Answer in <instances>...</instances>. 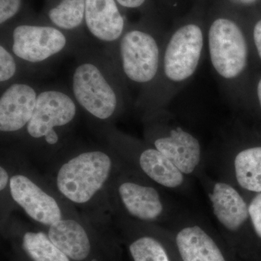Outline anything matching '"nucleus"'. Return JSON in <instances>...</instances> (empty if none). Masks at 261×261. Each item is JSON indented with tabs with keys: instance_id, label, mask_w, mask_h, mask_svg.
<instances>
[{
	"instance_id": "nucleus-6",
	"label": "nucleus",
	"mask_w": 261,
	"mask_h": 261,
	"mask_svg": "<svg viewBox=\"0 0 261 261\" xmlns=\"http://www.w3.org/2000/svg\"><path fill=\"white\" fill-rule=\"evenodd\" d=\"M112 166V160L106 152L86 151L61 166L57 176V187L71 202L87 203L108 181Z\"/></svg>"
},
{
	"instance_id": "nucleus-10",
	"label": "nucleus",
	"mask_w": 261,
	"mask_h": 261,
	"mask_svg": "<svg viewBox=\"0 0 261 261\" xmlns=\"http://www.w3.org/2000/svg\"><path fill=\"white\" fill-rule=\"evenodd\" d=\"M10 190L13 200L34 221L49 226L62 219L57 201L27 176H12Z\"/></svg>"
},
{
	"instance_id": "nucleus-1",
	"label": "nucleus",
	"mask_w": 261,
	"mask_h": 261,
	"mask_svg": "<svg viewBox=\"0 0 261 261\" xmlns=\"http://www.w3.org/2000/svg\"><path fill=\"white\" fill-rule=\"evenodd\" d=\"M91 42L84 43L74 53L70 91L87 114L108 122L126 108L130 90L106 49Z\"/></svg>"
},
{
	"instance_id": "nucleus-22",
	"label": "nucleus",
	"mask_w": 261,
	"mask_h": 261,
	"mask_svg": "<svg viewBox=\"0 0 261 261\" xmlns=\"http://www.w3.org/2000/svg\"><path fill=\"white\" fill-rule=\"evenodd\" d=\"M22 8V0H0V25L5 24L15 18Z\"/></svg>"
},
{
	"instance_id": "nucleus-19",
	"label": "nucleus",
	"mask_w": 261,
	"mask_h": 261,
	"mask_svg": "<svg viewBox=\"0 0 261 261\" xmlns=\"http://www.w3.org/2000/svg\"><path fill=\"white\" fill-rule=\"evenodd\" d=\"M20 245L30 261H73L42 231L24 233Z\"/></svg>"
},
{
	"instance_id": "nucleus-27",
	"label": "nucleus",
	"mask_w": 261,
	"mask_h": 261,
	"mask_svg": "<svg viewBox=\"0 0 261 261\" xmlns=\"http://www.w3.org/2000/svg\"><path fill=\"white\" fill-rule=\"evenodd\" d=\"M256 94L257 101H258L259 106H260V108L261 109V77L260 80H259L258 82H257L256 87Z\"/></svg>"
},
{
	"instance_id": "nucleus-5",
	"label": "nucleus",
	"mask_w": 261,
	"mask_h": 261,
	"mask_svg": "<svg viewBox=\"0 0 261 261\" xmlns=\"http://www.w3.org/2000/svg\"><path fill=\"white\" fill-rule=\"evenodd\" d=\"M205 37L215 73L228 88L238 90L250 58L248 39L243 29L234 20L220 17L211 23Z\"/></svg>"
},
{
	"instance_id": "nucleus-12",
	"label": "nucleus",
	"mask_w": 261,
	"mask_h": 261,
	"mask_svg": "<svg viewBox=\"0 0 261 261\" xmlns=\"http://www.w3.org/2000/svg\"><path fill=\"white\" fill-rule=\"evenodd\" d=\"M53 243L73 261H94L93 242L87 230L73 219H61L49 226Z\"/></svg>"
},
{
	"instance_id": "nucleus-20",
	"label": "nucleus",
	"mask_w": 261,
	"mask_h": 261,
	"mask_svg": "<svg viewBox=\"0 0 261 261\" xmlns=\"http://www.w3.org/2000/svg\"><path fill=\"white\" fill-rule=\"evenodd\" d=\"M35 72L23 64L4 42L0 41V88L1 91L19 80L29 79Z\"/></svg>"
},
{
	"instance_id": "nucleus-18",
	"label": "nucleus",
	"mask_w": 261,
	"mask_h": 261,
	"mask_svg": "<svg viewBox=\"0 0 261 261\" xmlns=\"http://www.w3.org/2000/svg\"><path fill=\"white\" fill-rule=\"evenodd\" d=\"M235 176L247 191L261 192V146L243 149L234 159Z\"/></svg>"
},
{
	"instance_id": "nucleus-16",
	"label": "nucleus",
	"mask_w": 261,
	"mask_h": 261,
	"mask_svg": "<svg viewBox=\"0 0 261 261\" xmlns=\"http://www.w3.org/2000/svg\"><path fill=\"white\" fill-rule=\"evenodd\" d=\"M140 165L153 181L167 188H176L185 181L184 173L166 156L154 147H149L140 153Z\"/></svg>"
},
{
	"instance_id": "nucleus-23",
	"label": "nucleus",
	"mask_w": 261,
	"mask_h": 261,
	"mask_svg": "<svg viewBox=\"0 0 261 261\" xmlns=\"http://www.w3.org/2000/svg\"><path fill=\"white\" fill-rule=\"evenodd\" d=\"M249 217L255 232L261 239V192L257 194L248 206Z\"/></svg>"
},
{
	"instance_id": "nucleus-13",
	"label": "nucleus",
	"mask_w": 261,
	"mask_h": 261,
	"mask_svg": "<svg viewBox=\"0 0 261 261\" xmlns=\"http://www.w3.org/2000/svg\"><path fill=\"white\" fill-rule=\"evenodd\" d=\"M210 200L215 216L227 231L237 232L243 227L249 217L248 206L232 186L215 184Z\"/></svg>"
},
{
	"instance_id": "nucleus-24",
	"label": "nucleus",
	"mask_w": 261,
	"mask_h": 261,
	"mask_svg": "<svg viewBox=\"0 0 261 261\" xmlns=\"http://www.w3.org/2000/svg\"><path fill=\"white\" fill-rule=\"evenodd\" d=\"M252 42L255 46L257 56L261 61V20L255 24L252 30Z\"/></svg>"
},
{
	"instance_id": "nucleus-7",
	"label": "nucleus",
	"mask_w": 261,
	"mask_h": 261,
	"mask_svg": "<svg viewBox=\"0 0 261 261\" xmlns=\"http://www.w3.org/2000/svg\"><path fill=\"white\" fill-rule=\"evenodd\" d=\"M79 108L70 90L57 86L43 87L25 133L33 140L56 146L61 141L60 130L73 123Z\"/></svg>"
},
{
	"instance_id": "nucleus-11",
	"label": "nucleus",
	"mask_w": 261,
	"mask_h": 261,
	"mask_svg": "<svg viewBox=\"0 0 261 261\" xmlns=\"http://www.w3.org/2000/svg\"><path fill=\"white\" fill-rule=\"evenodd\" d=\"M154 148L168 158L184 174H191L201 161V145L198 140L181 127L152 136Z\"/></svg>"
},
{
	"instance_id": "nucleus-14",
	"label": "nucleus",
	"mask_w": 261,
	"mask_h": 261,
	"mask_svg": "<svg viewBox=\"0 0 261 261\" xmlns=\"http://www.w3.org/2000/svg\"><path fill=\"white\" fill-rule=\"evenodd\" d=\"M182 261H228L214 238L198 226L182 228L175 238Z\"/></svg>"
},
{
	"instance_id": "nucleus-26",
	"label": "nucleus",
	"mask_w": 261,
	"mask_h": 261,
	"mask_svg": "<svg viewBox=\"0 0 261 261\" xmlns=\"http://www.w3.org/2000/svg\"><path fill=\"white\" fill-rule=\"evenodd\" d=\"M9 182V176L8 173L4 168H0V190L3 191L8 186Z\"/></svg>"
},
{
	"instance_id": "nucleus-15",
	"label": "nucleus",
	"mask_w": 261,
	"mask_h": 261,
	"mask_svg": "<svg viewBox=\"0 0 261 261\" xmlns=\"http://www.w3.org/2000/svg\"><path fill=\"white\" fill-rule=\"evenodd\" d=\"M118 192L123 205L134 217L153 221L162 214V201L155 189L126 181L120 185Z\"/></svg>"
},
{
	"instance_id": "nucleus-9",
	"label": "nucleus",
	"mask_w": 261,
	"mask_h": 261,
	"mask_svg": "<svg viewBox=\"0 0 261 261\" xmlns=\"http://www.w3.org/2000/svg\"><path fill=\"white\" fill-rule=\"evenodd\" d=\"M84 23L91 42L102 48L114 45L126 28L116 0H85Z\"/></svg>"
},
{
	"instance_id": "nucleus-17",
	"label": "nucleus",
	"mask_w": 261,
	"mask_h": 261,
	"mask_svg": "<svg viewBox=\"0 0 261 261\" xmlns=\"http://www.w3.org/2000/svg\"><path fill=\"white\" fill-rule=\"evenodd\" d=\"M47 16L49 24L57 29L83 42L90 41L80 34L85 25V0H60L48 9Z\"/></svg>"
},
{
	"instance_id": "nucleus-21",
	"label": "nucleus",
	"mask_w": 261,
	"mask_h": 261,
	"mask_svg": "<svg viewBox=\"0 0 261 261\" xmlns=\"http://www.w3.org/2000/svg\"><path fill=\"white\" fill-rule=\"evenodd\" d=\"M128 251L133 261H171L162 243L150 236L136 238L128 245Z\"/></svg>"
},
{
	"instance_id": "nucleus-25",
	"label": "nucleus",
	"mask_w": 261,
	"mask_h": 261,
	"mask_svg": "<svg viewBox=\"0 0 261 261\" xmlns=\"http://www.w3.org/2000/svg\"><path fill=\"white\" fill-rule=\"evenodd\" d=\"M117 3L123 7V8H129V9H137L143 6L147 0H116Z\"/></svg>"
},
{
	"instance_id": "nucleus-4",
	"label": "nucleus",
	"mask_w": 261,
	"mask_h": 261,
	"mask_svg": "<svg viewBox=\"0 0 261 261\" xmlns=\"http://www.w3.org/2000/svg\"><path fill=\"white\" fill-rule=\"evenodd\" d=\"M0 39L35 73L65 55L74 54L81 45L89 42H83L49 23H25L8 27L2 30Z\"/></svg>"
},
{
	"instance_id": "nucleus-2",
	"label": "nucleus",
	"mask_w": 261,
	"mask_h": 261,
	"mask_svg": "<svg viewBox=\"0 0 261 261\" xmlns=\"http://www.w3.org/2000/svg\"><path fill=\"white\" fill-rule=\"evenodd\" d=\"M205 48V34L198 24H184L167 35L159 80L141 106L154 110L166 106L195 75Z\"/></svg>"
},
{
	"instance_id": "nucleus-3",
	"label": "nucleus",
	"mask_w": 261,
	"mask_h": 261,
	"mask_svg": "<svg viewBox=\"0 0 261 261\" xmlns=\"http://www.w3.org/2000/svg\"><path fill=\"white\" fill-rule=\"evenodd\" d=\"M167 35L143 27L126 28L123 35L106 49L128 88L138 92L142 105L157 83Z\"/></svg>"
},
{
	"instance_id": "nucleus-8",
	"label": "nucleus",
	"mask_w": 261,
	"mask_h": 261,
	"mask_svg": "<svg viewBox=\"0 0 261 261\" xmlns=\"http://www.w3.org/2000/svg\"><path fill=\"white\" fill-rule=\"evenodd\" d=\"M41 87L30 79L19 80L1 91L0 130L13 134L25 130L32 119Z\"/></svg>"
}]
</instances>
